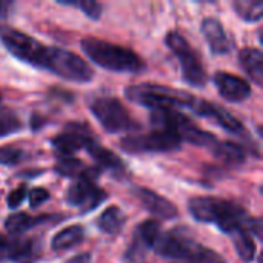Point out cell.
Listing matches in <instances>:
<instances>
[{
	"instance_id": "obj_1",
	"label": "cell",
	"mask_w": 263,
	"mask_h": 263,
	"mask_svg": "<svg viewBox=\"0 0 263 263\" xmlns=\"http://www.w3.org/2000/svg\"><path fill=\"white\" fill-rule=\"evenodd\" d=\"M82 51L96 65L114 72H140L145 65L131 49L96 37H85L80 42Z\"/></svg>"
},
{
	"instance_id": "obj_2",
	"label": "cell",
	"mask_w": 263,
	"mask_h": 263,
	"mask_svg": "<svg viewBox=\"0 0 263 263\" xmlns=\"http://www.w3.org/2000/svg\"><path fill=\"white\" fill-rule=\"evenodd\" d=\"M188 210L197 222L216 223L227 234L234 228H245L248 219L242 206L217 197H194L188 202Z\"/></svg>"
},
{
	"instance_id": "obj_3",
	"label": "cell",
	"mask_w": 263,
	"mask_h": 263,
	"mask_svg": "<svg viewBox=\"0 0 263 263\" xmlns=\"http://www.w3.org/2000/svg\"><path fill=\"white\" fill-rule=\"evenodd\" d=\"M153 250L159 256L170 259L188 260L193 263H225L219 253L194 242L191 237L176 230L170 233H162Z\"/></svg>"
},
{
	"instance_id": "obj_4",
	"label": "cell",
	"mask_w": 263,
	"mask_h": 263,
	"mask_svg": "<svg viewBox=\"0 0 263 263\" xmlns=\"http://www.w3.org/2000/svg\"><path fill=\"white\" fill-rule=\"evenodd\" d=\"M37 68H43L63 80L76 83H86L94 74L82 57L57 46H45Z\"/></svg>"
},
{
	"instance_id": "obj_5",
	"label": "cell",
	"mask_w": 263,
	"mask_h": 263,
	"mask_svg": "<svg viewBox=\"0 0 263 263\" xmlns=\"http://www.w3.org/2000/svg\"><path fill=\"white\" fill-rule=\"evenodd\" d=\"M125 96L128 100L148 106L151 109H159V108H191L194 103V96L180 91V89H173L170 86H162V85H134L128 86L125 89Z\"/></svg>"
},
{
	"instance_id": "obj_6",
	"label": "cell",
	"mask_w": 263,
	"mask_h": 263,
	"mask_svg": "<svg viewBox=\"0 0 263 263\" xmlns=\"http://www.w3.org/2000/svg\"><path fill=\"white\" fill-rule=\"evenodd\" d=\"M91 112L99 120L102 128L111 134L131 133L140 128V125L129 116L123 103L114 97H99L89 105Z\"/></svg>"
},
{
	"instance_id": "obj_7",
	"label": "cell",
	"mask_w": 263,
	"mask_h": 263,
	"mask_svg": "<svg viewBox=\"0 0 263 263\" xmlns=\"http://www.w3.org/2000/svg\"><path fill=\"white\" fill-rule=\"evenodd\" d=\"M165 42L168 48L173 51V54L180 60L182 66V76L183 80L196 88H202L206 83V71L199 59V55L194 52V49L190 46V43L185 40V37L177 32L171 31L166 34Z\"/></svg>"
},
{
	"instance_id": "obj_8",
	"label": "cell",
	"mask_w": 263,
	"mask_h": 263,
	"mask_svg": "<svg viewBox=\"0 0 263 263\" xmlns=\"http://www.w3.org/2000/svg\"><path fill=\"white\" fill-rule=\"evenodd\" d=\"M182 145L180 137L173 131L156 129L143 136H126L120 140L123 151L129 154H145V153H170L179 149Z\"/></svg>"
},
{
	"instance_id": "obj_9",
	"label": "cell",
	"mask_w": 263,
	"mask_h": 263,
	"mask_svg": "<svg viewBox=\"0 0 263 263\" xmlns=\"http://www.w3.org/2000/svg\"><path fill=\"white\" fill-rule=\"evenodd\" d=\"M0 40L14 57L32 66H39L45 45H42L31 35L6 25H0Z\"/></svg>"
},
{
	"instance_id": "obj_10",
	"label": "cell",
	"mask_w": 263,
	"mask_h": 263,
	"mask_svg": "<svg viewBox=\"0 0 263 263\" xmlns=\"http://www.w3.org/2000/svg\"><path fill=\"white\" fill-rule=\"evenodd\" d=\"M105 199L106 193L97 188L94 179L88 177L76 180L66 191V202L71 206L80 208L83 214L96 210L99 205H102V202H105Z\"/></svg>"
},
{
	"instance_id": "obj_11",
	"label": "cell",
	"mask_w": 263,
	"mask_h": 263,
	"mask_svg": "<svg viewBox=\"0 0 263 263\" xmlns=\"http://www.w3.org/2000/svg\"><path fill=\"white\" fill-rule=\"evenodd\" d=\"M92 140H96V139L92 137V134L86 125L71 122L65 126V131L60 133L52 140V146L60 156L68 157L80 149H86V146Z\"/></svg>"
},
{
	"instance_id": "obj_12",
	"label": "cell",
	"mask_w": 263,
	"mask_h": 263,
	"mask_svg": "<svg viewBox=\"0 0 263 263\" xmlns=\"http://www.w3.org/2000/svg\"><path fill=\"white\" fill-rule=\"evenodd\" d=\"M214 83L217 86L219 94L231 103L245 102L251 94L250 83L245 79L234 76L231 72H225V71L216 72L214 74Z\"/></svg>"
},
{
	"instance_id": "obj_13",
	"label": "cell",
	"mask_w": 263,
	"mask_h": 263,
	"mask_svg": "<svg viewBox=\"0 0 263 263\" xmlns=\"http://www.w3.org/2000/svg\"><path fill=\"white\" fill-rule=\"evenodd\" d=\"M191 109L197 114V116H202L205 119H211L214 120L219 126H222L223 129L233 133V134H242L245 129H243V125L230 112H227L222 106L219 105H214V103H210L206 100H200V99H194V103L191 106Z\"/></svg>"
},
{
	"instance_id": "obj_14",
	"label": "cell",
	"mask_w": 263,
	"mask_h": 263,
	"mask_svg": "<svg viewBox=\"0 0 263 263\" xmlns=\"http://www.w3.org/2000/svg\"><path fill=\"white\" fill-rule=\"evenodd\" d=\"M134 196L146 208V211H149L153 216H156L159 219L168 220V219L177 217V214H179V211L173 202H170L168 199L159 196L157 193H154L151 190L137 188V190H134Z\"/></svg>"
},
{
	"instance_id": "obj_15",
	"label": "cell",
	"mask_w": 263,
	"mask_h": 263,
	"mask_svg": "<svg viewBox=\"0 0 263 263\" xmlns=\"http://www.w3.org/2000/svg\"><path fill=\"white\" fill-rule=\"evenodd\" d=\"M200 29H202V34L205 35L206 43L213 54L223 55V54L230 52V49H231L230 39H228L222 23L217 18H213V17L205 18L200 25Z\"/></svg>"
},
{
	"instance_id": "obj_16",
	"label": "cell",
	"mask_w": 263,
	"mask_h": 263,
	"mask_svg": "<svg viewBox=\"0 0 263 263\" xmlns=\"http://www.w3.org/2000/svg\"><path fill=\"white\" fill-rule=\"evenodd\" d=\"M86 151L89 153V156L96 160V163L102 170H106V171L112 173L117 177H120V176L125 174V165H123V162L112 151H109L105 146H100L96 140H92L86 146Z\"/></svg>"
},
{
	"instance_id": "obj_17",
	"label": "cell",
	"mask_w": 263,
	"mask_h": 263,
	"mask_svg": "<svg viewBox=\"0 0 263 263\" xmlns=\"http://www.w3.org/2000/svg\"><path fill=\"white\" fill-rule=\"evenodd\" d=\"M40 257L39 243L34 239L12 237L9 239V260L15 263H34Z\"/></svg>"
},
{
	"instance_id": "obj_18",
	"label": "cell",
	"mask_w": 263,
	"mask_h": 263,
	"mask_svg": "<svg viewBox=\"0 0 263 263\" xmlns=\"http://www.w3.org/2000/svg\"><path fill=\"white\" fill-rule=\"evenodd\" d=\"M239 60L243 71L251 77V80L262 86L263 82V54L260 49L256 48H243L239 52Z\"/></svg>"
},
{
	"instance_id": "obj_19",
	"label": "cell",
	"mask_w": 263,
	"mask_h": 263,
	"mask_svg": "<svg viewBox=\"0 0 263 263\" xmlns=\"http://www.w3.org/2000/svg\"><path fill=\"white\" fill-rule=\"evenodd\" d=\"M55 171L57 174L63 176V177H69V179H96L97 177V170L86 166L82 160L74 159V157H62L59 160V163L55 165Z\"/></svg>"
},
{
	"instance_id": "obj_20",
	"label": "cell",
	"mask_w": 263,
	"mask_h": 263,
	"mask_svg": "<svg viewBox=\"0 0 263 263\" xmlns=\"http://www.w3.org/2000/svg\"><path fill=\"white\" fill-rule=\"evenodd\" d=\"M213 154L222 160L223 163L227 165H231V166H237V165H242L247 159V153L245 149L234 143V142H220L217 140L216 145L211 148Z\"/></svg>"
},
{
	"instance_id": "obj_21",
	"label": "cell",
	"mask_w": 263,
	"mask_h": 263,
	"mask_svg": "<svg viewBox=\"0 0 263 263\" xmlns=\"http://www.w3.org/2000/svg\"><path fill=\"white\" fill-rule=\"evenodd\" d=\"M125 220H126V216L119 206H109L99 216L97 228L108 236H116L122 231Z\"/></svg>"
},
{
	"instance_id": "obj_22",
	"label": "cell",
	"mask_w": 263,
	"mask_h": 263,
	"mask_svg": "<svg viewBox=\"0 0 263 263\" xmlns=\"http://www.w3.org/2000/svg\"><path fill=\"white\" fill-rule=\"evenodd\" d=\"M85 237V230L80 225H71L66 227L65 230L59 231L52 240H51V248L54 251H66L74 248L76 245L82 243Z\"/></svg>"
},
{
	"instance_id": "obj_23",
	"label": "cell",
	"mask_w": 263,
	"mask_h": 263,
	"mask_svg": "<svg viewBox=\"0 0 263 263\" xmlns=\"http://www.w3.org/2000/svg\"><path fill=\"white\" fill-rule=\"evenodd\" d=\"M230 237L234 243V248H236V253L239 254V257L243 260V262H251L254 260V256H256V245H254V240H253V236L243 228V227H239V228H234L231 230L230 233Z\"/></svg>"
},
{
	"instance_id": "obj_24",
	"label": "cell",
	"mask_w": 263,
	"mask_h": 263,
	"mask_svg": "<svg viewBox=\"0 0 263 263\" xmlns=\"http://www.w3.org/2000/svg\"><path fill=\"white\" fill-rule=\"evenodd\" d=\"M46 217H32L26 213H15V214H11L5 220V228L12 236H18V234L28 231L29 228H32L39 223H43Z\"/></svg>"
},
{
	"instance_id": "obj_25",
	"label": "cell",
	"mask_w": 263,
	"mask_h": 263,
	"mask_svg": "<svg viewBox=\"0 0 263 263\" xmlns=\"http://www.w3.org/2000/svg\"><path fill=\"white\" fill-rule=\"evenodd\" d=\"M233 8L245 22H259L263 17V3L259 0H236Z\"/></svg>"
},
{
	"instance_id": "obj_26",
	"label": "cell",
	"mask_w": 263,
	"mask_h": 263,
	"mask_svg": "<svg viewBox=\"0 0 263 263\" xmlns=\"http://www.w3.org/2000/svg\"><path fill=\"white\" fill-rule=\"evenodd\" d=\"M162 234V227L156 220H146L139 225L134 231V237L139 239L148 250H153L159 236Z\"/></svg>"
},
{
	"instance_id": "obj_27",
	"label": "cell",
	"mask_w": 263,
	"mask_h": 263,
	"mask_svg": "<svg viewBox=\"0 0 263 263\" xmlns=\"http://www.w3.org/2000/svg\"><path fill=\"white\" fill-rule=\"evenodd\" d=\"M57 3L65 5V6L80 8L92 20H97L102 15V5L97 3V2H94V0H59Z\"/></svg>"
},
{
	"instance_id": "obj_28",
	"label": "cell",
	"mask_w": 263,
	"mask_h": 263,
	"mask_svg": "<svg viewBox=\"0 0 263 263\" xmlns=\"http://www.w3.org/2000/svg\"><path fill=\"white\" fill-rule=\"evenodd\" d=\"M23 157V151L14 146H0V165H17Z\"/></svg>"
},
{
	"instance_id": "obj_29",
	"label": "cell",
	"mask_w": 263,
	"mask_h": 263,
	"mask_svg": "<svg viewBox=\"0 0 263 263\" xmlns=\"http://www.w3.org/2000/svg\"><path fill=\"white\" fill-rule=\"evenodd\" d=\"M20 128H22L20 120L15 116H12V114H2L0 116V137L14 134Z\"/></svg>"
},
{
	"instance_id": "obj_30",
	"label": "cell",
	"mask_w": 263,
	"mask_h": 263,
	"mask_svg": "<svg viewBox=\"0 0 263 263\" xmlns=\"http://www.w3.org/2000/svg\"><path fill=\"white\" fill-rule=\"evenodd\" d=\"M26 197L29 200V206L37 208V206H40L42 203H45L49 199V193L45 188H34V190L29 191V194Z\"/></svg>"
},
{
	"instance_id": "obj_31",
	"label": "cell",
	"mask_w": 263,
	"mask_h": 263,
	"mask_svg": "<svg viewBox=\"0 0 263 263\" xmlns=\"http://www.w3.org/2000/svg\"><path fill=\"white\" fill-rule=\"evenodd\" d=\"M26 196H28V191H26V186H25V185L15 188V190L11 191L9 196H8V206L12 208V210L17 208V206H20Z\"/></svg>"
},
{
	"instance_id": "obj_32",
	"label": "cell",
	"mask_w": 263,
	"mask_h": 263,
	"mask_svg": "<svg viewBox=\"0 0 263 263\" xmlns=\"http://www.w3.org/2000/svg\"><path fill=\"white\" fill-rule=\"evenodd\" d=\"M9 257V239L0 234V262Z\"/></svg>"
},
{
	"instance_id": "obj_33",
	"label": "cell",
	"mask_w": 263,
	"mask_h": 263,
	"mask_svg": "<svg viewBox=\"0 0 263 263\" xmlns=\"http://www.w3.org/2000/svg\"><path fill=\"white\" fill-rule=\"evenodd\" d=\"M66 263H91V254H88V253L77 254L72 259H69Z\"/></svg>"
},
{
	"instance_id": "obj_34",
	"label": "cell",
	"mask_w": 263,
	"mask_h": 263,
	"mask_svg": "<svg viewBox=\"0 0 263 263\" xmlns=\"http://www.w3.org/2000/svg\"><path fill=\"white\" fill-rule=\"evenodd\" d=\"M12 6L11 2H6V0H0V18H5L8 17V12H9V8Z\"/></svg>"
},
{
	"instance_id": "obj_35",
	"label": "cell",
	"mask_w": 263,
	"mask_h": 263,
	"mask_svg": "<svg viewBox=\"0 0 263 263\" xmlns=\"http://www.w3.org/2000/svg\"><path fill=\"white\" fill-rule=\"evenodd\" d=\"M0 99H2V94H0Z\"/></svg>"
}]
</instances>
